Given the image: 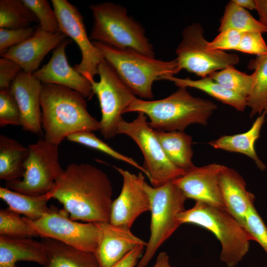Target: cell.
Masks as SVG:
<instances>
[{
    "label": "cell",
    "mask_w": 267,
    "mask_h": 267,
    "mask_svg": "<svg viewBox=\"0 0 267 267\" xmlns=\"http://www.w3.org/2000/svg\"><path fill=\"white\" fill-rule=\"evenodd\" d=\"M69 218L85 222H109L113 189L107 175L88 163H72L50 191Z\"/></svg>",
    "instance_id": "6da1fadb"
},
{
    "label": "cell",
    "mask_w": 267,
    "mask_h": 267,
    "mask_svg": "<svg viewBox=\"0 0 267 267\" xmlns=\"http://www.w3.org/2000/svg\"><path fill=\"white\" fill-rule=\"evenodd\" d=\"M85 98L61 85L42 84L41 121L46 140L58 146L72 134L100 130V122L88 112Z\"/></svg>",
    "instance_id": "7a4b0ae2"
},
{
    "label": "cell",
    "mask_w": 267,
    "mask_h": 267,
    "mask_svg": "<svg viewBox=\"0 0 267 267\" xmlns=\"http://www.w3.org/2000/svg\"><path fill=\"white\" fill-rule=\"evenodd\" d=\"M217 109V105L212 101L194 97L187 88L179 87L169 96L159 100L136 97L125 113H143L149 119V126L155 130L184 131L191 124L206 125Z\"/></svg>",
    "instance_id": "3957f363"
},
{
    "label": "cell",
    "mask_w": 267,
    "mask_h": 267,
    "mask_svg": "<svg viewBox=\"0 0 267 267\" xmlns=\"http://www.w3.org/2000/svg\"><path fill=\"white\" fill-rule=\"evenodd\" d=\"M180 224L192 223L212 232L220 242V260L228 267H235L249 251L254 239L225 207L195 201L190 209L178 216Z\"/></svg>",
    "instance_id": "277c9868"
},
{
    "label": "cell",
    "mask_w": 267,
    "mask_h": 267,
    "mask_svg": "<svg viewBox=\"0 0 267 267\" xmlns=\"http://www.w3.org/2000/svg\"><path fill=\"white\" fill-rule=\"evenodd\" d=\"M92 43L123 83L141 98L152 99L153 83L177 74L176 59L164 61L132 49H119L99 42Z\"/></svg>",
    "instance_id": "5b68a950"
},
{
    "label": "cell",
    "mask_w": 267,
    "mask_h": 267,
    "mask_svg": "<svg viewBox=\"0 0 267 267\" xmlns=\"http://www.w3.org/2000/svg\"><path fill=\"white\" fill-rule=\"evenodd\" d=\"M93 25L89 36L97 42L119 49H132L155 57L154 47L142 25L128 14L124 6L111 2L89 5Z\"/></svg>",
    "instance_id": "8992f818"
},
{
    "label": "cell",
    "mask_w": 267,
    "mask_h": 267,
    "mask_svg": "<svg viewBox=\"0 0 267 267\" xmlns=\"http://www.w3.org/2000/svg\"><path fill=\"white\" fill-rule=\"evenodd\" d=\"M143 188L150 200V236L136 267H146L159 248L181 225L178 218L185 210L187 199L173 180L158 187L145 181Z\"/></svg>",
    "instance_id": "52a82bcc"
},
{
    "label": "cell",
    "mask_w": 267,
    "mask_h": 267,
    "mask_svg": "<svg viewBox=\"0 0 267 267\" xmlns=\"http://www.w3.org/2000/svg\"><path fill=\"white\" fill-rule=\"evenodd\" d=\"M118 134L129 136L139 147L144 157L143 167L149 174L153 187L161 186L186 173L176 167L168 158L155 130L149 126L143 113L138 112L136 118L132 122L122 120L118 127Z\"/></svg>",
    "instance_id": "ba28073f"
},
{
    "label": "cell",
    "mask_w": 267,
    "mask_h": 267,
    "mask_svg": "<svg viewBox=\"0 0 267 267\" xmlns=\"http://www.w3.org/2000/svg\"><path fill=\"white\" fill-rule=\"evenodd\" d=\"M28 156L22 179L6 182V187L20 193L37 196L49 192L63 172L58 145L40 137L28 146Z\"/></svg>",
    "instance_id": "9c48e42d"
},
{
    "label": "cell",
    "mask_w": 267,
    "mask_h": 267,
    "mask_svg": "<svg viewBox=\"0 0 267 267\" xmlns=\"http://www.w3.org/2000/svg\"><path fill=\"white\" fill-rule=\"evenodd\" d=\"M208 43L199 23L192 24L183 29L181 41L176 49L177 74L184 69L202 78L239 63L237 54L210 49Z\"/></svg>",
    "instance_id": "30bf717a"
},
{
    "label": "cell",
    "mask_w": 267,
    "mask_h": 267,
    "mask_svg": "<svg viewBox=\"0 0 267 267\" xmlns=\"http://www.w3.org/2000/svg\"><path fill=\"white\" fill-rule=\"evenodd\" d=\"M98 70L99 81L90 84L101 110L99 131L105 139H109L117 134L119 124L123 120L122 115L136 97L105 59Z\"/></svg>",
    "instance_id": "8fae6325"
},
{
    "label": "cell",
    "mask_w": 267,
    "mask_h": 267,
    "mask_svg": "<svg viewBox=\"0 0 267 267\" xmlns=\"http://www.w3.org/2000/svg\"><path fill=\"white\" fill-rule=\"evenodd\" d=\"M30 222L41 237L50 238L86 252L95 253L100 230L95 222H81L69 218L65 210L50 211L38 220Z\"/></svg>",
    "instance_id": "7c38bea8"
},
{
    "label": "cell",
    "mask_w": 267,
    "mask_h": 267,
    "mask_svg": "<svg viewBox=\"0 0 267 267\" xmlns=\"http://www.w3.org/2000/svg\"><path fill=\"white\" fill-rule=\"evenodd\" d=\"M51 3L60 32L72 39L81 51V61L73 68L91 83L95 81L99 65L104 58L88 36L84 17L78 9L67 0H51Z\"/></svg>",
    "instance_id": "4fadbf2b"
},
{
    "label": "cell",
    "mask_w": 267,
    "mask_h": 267,
    "mask_svg": "<svg viewBox=\"0 0 267 267\" xmlns=\"http://www.w3.org/2000/svg\"><path fill=\"white\" fill-rule=\"evenodd\" d=\"M113 167L122 176L123 185L119 195L113 201L109 222L131 228L141 214L150 211V198L143 188L145 178L142 172L136 175Z\"/></svg>",
    "instance_id": "5bb4252c"
},
{
    "label": "cell",
    "mask_w": 267,
    "mask_h": 267,
    "mask_svg": "<svg viewBox=\"0 0 267 267\" xmlns=\"http://www.w3.org/2000/svg\"><path fill=\"white\" fill-rule=\"evenodd\" d=\"M223 167L216 163L195 166L173 181L187 199L225 207L219 181Z\"/></svg>",
    "instance_id": "9a60e30c"
},
{
    "label": "cell",
    "mask_w": 267,
    "mask_h": 267,
    "mask_svg": "<svg viewBox=\"0 0 267 267\" xmlns=\"http://www.w3.org/2000/svg\"><path fill=\"white\" fill-rule=\"evenodd\" d=\"M71 41L65 39L54 49L48 62L33 73L42 84L61 85L74 89L88 100L93 93L89 81L69 64L66 48Z\"/></svg>",
    "instance_id": "2e32d148"
},
{
    "label": "cell",
    "mask_w": 267,
    "mask_h": 267,
    "mask_svg": "<svg viewBox=\"0 0 267 267\" xmlns=\"http://www.w3.org/2000/svg\"><path fill=\"white\" fill-rule=\"evenodd\" d=\"M42 84L33 74L22 70L10 87L20 111L21 126L25 131L38 135L43 134L41 105Z\"/></svg>",
    "instance_id": "e0dca14e"
},
{
    "label": "cell",
    "mask_w": 267,
    "mask_h": 267,
    "mask_svg": "<svg viewBox=\"0 0 267 267\" xmlns=\"http://www.w3.org/2000/svg\"><path fill=\"white\" fill-rule=\"evenodd\" d=\"M67 37L59 32L52 33L42 30L39 26L35 34L19 44L9 48L1 57L16 62L22 70L33 74L45 56L55 49Z\"/></svg>",
    "instance_id": "ac0fdd59"
},
{
    "label": "cell",
    "mask_w": 267,
    "mask_h": 267,
    "mask_svg": "<svg viewBox=\"0 0 267 267\" xmlns=\"http://www.w3.org/2000/svg\"><path fill=\"white\" fill-rule=\"evenodd\" d=\"M95 223L100 230L98 246L94 253L100 267H110L136 247L147 245V243L134 235L130 228L110 222Z\"/></svg>",
    "instance_id": "d6986e66"
},
{
    "label": "cell",
    "mask_w": 267,
    "mask_h": 267,
    "mask_svg": "<svg viewBox=\"0 0 267 267\" xmlns=\"http://www.w3.org/2000/svg\"><path fill=\"white\" fill-rule=\"evenodd\" d=\"M219 181L226 208L245 227L247 211L254 204L253 194L247 190L241 175L225 166L220 172Z\"/></svg>",
    "instance_id": "ffe728a7"
},
{
    "label": "cell",
    "mask_w": 267,
    "mask_h": 267,
    "mask_svg": "<svg viewBox=\"0 0 267 267\" xmlns=\"http://www.w3.org/2000/svg\"><path fill=\"white\" fill-rule=\"evenodd\" d=\"M45 260L41 241L31 238L0 235V267H19L16 263L20 261L44 266Z\"/></svg>",
    "instance_id": "44dd1931"
},
{
    "label": "cell",
    "mask_w": 267,
    "mask_h": 267,
    "mask_svg": "<svg viewBox=\"0 0 267 267\" xmlns=\"http://www.w3.org/2000/svg\"><path fill=\"white\" fill-rule=\"evenodd\" d=\"M41 238L46 258L44 267H100L94 253L80 250L50 238Z\"/></svg>",
    "instance_id": "7402d4cb"
},
{
    "label": "cell",
    "mask_w": 267,
    "mask_h": 267,
    "mask_svg": "<svg viewBox=\"0 0 267 267\" xmlns=\"http://www.w3.org/2000/svg\"><path fill=\"white\" fill-rule=\"evenodd\" d=\"M266 121V114L263 113L258 116L247 132L222 135L208 142V144L215 149L244 154L252 159L260 169L264 170L266 167L256 153L255 143L260 136L261 128Z\"/></svg>",
    "instance_id": "603a6c76"
},
{
    "label": "cell",
    "mask_w": 267,
    "mask_h": 267,
    "mask_svg": "<svg viewBox=\"0 0 267 267\" xmlns=\"http://www.w3.org/2000/svg\"><path fill=\"white\" fill-rule=\"evenodd\" d=\"M167 157L178 168L185 172L195 166L192 161V137L183 131L155 130Z\"/></svg>",
    "instance_id": "cb8c5ba5"
},
{
    "label": "cell",
    "mask_w": 267,
    "mask_h": 267,
    "mask_svg": "<svg viewBox=\"0 0 267 267\" xmlns=\"http://www.w3.org/2000/svg\"><path fill=\"white\" fill-rule=\"evenodd\" d=\"M29 154L25 147L15 139L0 135V178L6 182L23 177Z\"/></svg>",
    "instance_id": "d4e9b609"
},
{
    "label": "cell",
    "mask_w": 267,
    "mask_h": 267,
    "mask_svg": "<svg viewBox=\"0 0 267 267\" xmlns=\"http://www.w3.org/2000/svg\"><path fill=\"white\" fill-rule=\"evenodd\" d=\"M0 198L8 205L9 209L32 221L39 219L51 210L47 206L48 201L51 199L50 192L33 196L0 187Z\"/></svg>",
    "instance_id": "484cf974"
},
{
    "label": "cell",
    "mask_w": 267,
    "mask_h": 267,
    "mask_svg": "<svg viewBox=\"0 0 267 267\" xmlns=\"http://www.w3.org/2000/svg\"><path fill=\"white\" fill-rule=\"evenodd\" d=\"M164 80L173 82L178 88L190 87L202 90L239 111H244L247 106L246 98L226 89L209 76L195 80L188 78H178L170 76L166 77Z\"/></svg>",
    "instance_id": "4316f807"
},
{
    "label": "cell",
    "mask_w": 267,
    "mask_h": 267,
    "mask_svg": "<svg viewBox=\"0 0 267 267\" xmlns=\"http://www.w3.org/2000/svg\"><path fill=\"white\" fill-rule=\"evenodd\" d=\"M253 83L251 91L247 98V105L251 109L250 117L264 113L267 121V54L257 56L248 65Z\"/></svg>",
    "instance_id": "83f0119b"
},
{
    "label": "cell",
    "mask_w": 267,
    "mask_h": 267,
    "mask_svg": "<svg viewBox=\"0 0 267 267\" xmlns=\"http://www.w3.org/2000/svg\"><path fill=\"white\" fill-rule=\"evenodd\" d=\"M234 30L242 32L255 31L267 33V28L245 8L232 0L226 5L220 21L219 31Z\"/></svg>",
    "instance_id": "f1b7e54d"
},
{
    "label": "cell",
    "mask_w": 267,
    "mask_h": 267,
    "mask_svg": "<svg viewBox=\"0 0 267 267\" xmlns=\"http://www.w3.org/2000/svg\"><path fill=\"white\" fill-rule=\"evenodd\" d=\"M38 20L22 0H0V28L17 29Z\"/></svg>",
    "instance_id": "f546056e"
},
{
    "label": "cell",
    "mask_w": 267,
    "mask_h": 267,
    "mask_svg": "<svg viewBox=\"0 0 267 267\" xmlns=\"http://www.w3.org/2000/svg\"><path fill=\"white\" fill-rule=\"evenodd\" d=\"M214 81L226 89L247 99L253 86L252 75H248L237 70L233 65L210 74Z\"/></svg>",
    "instance_id": "4dcf8cb0"
},
{
    "label": "cell",
    "mask_w": 267,
    "mask_h": 267,
    "mask_svg": "<svg viewBox=\"0 0 267 267\" xmlns=\"http://www.w3.org/2000/svg\"><path fill=\"white\" fill-rule=\"evenodd\" d=\"M0 235L32 238L39 236L29 219L9 208L0 210Z\"/></svg>",
    "instance_id": "1f68e13d"
},
{
    "label": "cell",
    "mask_w": 267,
    "mask_h": 267,
    "mask_svg": "<svg viewBox=\"0 0 267 267\" xmlns=\"http://www.w3.org/2000/svg\"><path fill=\"white\" fill-rule=\"evenodd\" d=\"M70 141L100 151L112 157L124 161L140 170L149 179V175L146 170L132 158L125 156L111 148L98 138L92 132L82 131L72 134L67 138Z\"/></svg>",
    "instance_id": "d6a6232c"
},
{
    "label": "cell",
    "mask_w": 267,
    "mask_h": 267,
    "mask_svg": "<svg viewBox=\"0 0 267 267\" xmlns=\"http://www.w3.org/2000/svg\"><path fill=\"white\" fill-rule=\"evenodd\" d=\"M37 17L40 28L47 32H60L55 12L46 0H22Z\"/></svg>",
    "instance_id": "836d02e7"
},
{
    "label": "cell",
    "mask_w": 267,
    "mask_h": 267,
    "mask_svg": "<svg viewBox=\"0 0 267 267\" xmlns=\"http://www.w3.org/2000/svg\"><path fill=\"white\" fill-rule=\"evenodd\" d=\"M21 126V114L10 88L0 89V126Z\"/></svg>",
    "instance_id": "e575fe53"
},
{
    "label": "cell",
    "mask_w": 267,
    "mask_h": 267,
    "mask_svg": "<svg viewBox=\"0 0 267 267\" xmlns=\"http://www.w3.org/2000/svg\"><path fill=\"white\" fill-rule=\"evenodd\" d=\"M245 228L267 253V227L255 209L254 204L248 208Z\"/></svg>",
    "instance_id": "d590c367"
},
{
    "label": "cell",
    "mask_w": 267,
    "mask_h": 267,
    "mask_svg": "<svg viewBox=\"0 0 267 267\" xmlns=\"http://www.w3.org/2000/svg\"><path fill=\"white\" fill-rule=\"evenodd\" d=\"M36 30L30 26L17 29L0 28V56L9 48L20 44L33 36Z\"/></svg>",
    "instance_id": "8d00e7d4"
},
{
    "label": "cell",
    "mask_w": 267,
    "mask_h": 267,
    "mask_svg": "<svg viewBox=\"0 0 267 267\" xmlns=\"http://www.w3.org/2000/svg\"><path fill=\"white\" fill-rule=\"evenodd\" d=\"M262 34L255 31L244 32L235 50L257 56L267 54V45Z\"/></svg>",
    "instance_id": "74e56055"
},
{
    "label": "cell",
    "mask_w": 267,
    "mask_h": 267,
    "mask_svg": "<svg viewBox=\"0 0 267 267\" xmlns=\"http://www.w3.org/2000/svg\"><path fill=\"white\" fill-rule=\"evenodd\" d=\"M244 33L234 30L221 32L212 41L208 42V47L214 50H235Z\"/></svg>",
    "instance_id": "f35d334b"
},
{
    "label": "cell",
    "mask_w": 267,
    "mask_h": 267,
    "mask_svg": "<svg viewBox=\"0 0 267 267\" xmlns=\"http://www.w3.org/2000/svg\"><path fill=\"white\" fill-rule=\"evenodd\" d=\"M22 70L14 61L1 57L0 58V89H10L12 83Z\"/></svg>",
    "instance_id": "ab89813d"
},
{
    "label": "cell",
    "mask_w": 267,
    "mask_h": 267,
    "mask_svg": "<svg viewBox=\"0 0 267 267\" xmlns=\"http://www.w3.org/2000/svg\"><path fill=\"white\" fill-rule=\"evenodd\" d=\"M144 246L141 245L136 247L110 267H136L142 256Z\"/></svg>",
    "instance_id": "60d3db41"
},
{
    "label": "cell",
    "mask_w": 267,
    "mask_h": 267,
    "mask_svg": "<svg viewBox=\"0 0 267 267\" xmlns=\"http://www.w3.org/2000/svg\"><path fill=\"white\" fill-rule=\"evenodd\" d=\"M260 23L267 28V0H255Z\"/></svg>",
    "instance_id": "b9f144b4"
},
{
    "label": "cell",
    "mask_w": 267,
    "mask_h": 267,
    "mask_svg": "<svg viewBox=\"0 0 267 267\" xmlns=\"http://www.w3.org/2000/svg\"><path fill=\"white\" fill-rule=\"evenodd\" d=\"M153 267H171L166 252H161L158 254Z\"/></svg>",
    "instance_id": "7bdbcfd3"
},
{
    "label": "cell",
    "mask_w": 267,
    "mask_h": 267,
    "mask_svg": "<svg viewBox=\"0 0 267 267\" xmlns=\"http://www.w3.org/2000/svg\"><path fill=\"white\" fill-rule=\"evenodd\" d=\"M239 6L250 10L256 9V3L253 0H232Z\"/></svg>",
    "instance_id": "ee69618b"
}]
</instances>
